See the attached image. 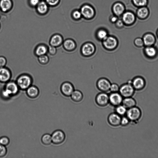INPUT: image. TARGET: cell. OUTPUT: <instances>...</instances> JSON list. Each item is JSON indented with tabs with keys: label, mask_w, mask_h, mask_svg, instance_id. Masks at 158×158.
Returning a JSON list of instances; mask_svg holds the SVG:
<instances>
[{
	"label": "cell",
	"mask_w": 158,
	"mask_h": 158,
	"mask_svg": "<svg viewBox=\"0 0 158 158\" xmlns=\"http://www.w3.org/2000/svg\"><path fill=\"white\" fill-rule=\"evenodd\" d=\"M19 88L17 83L13 82H8L2 92V95L4 98H8L17 94Z\"/></svg>",
	"instance_id": "cell-1"
},
{
	"label": "cell",
	"mask_w": 158,
	"mask_h": 158,
	"mask_svg": "<svg viewBox=\"0 0 158 158\" xmlns=\"http://www.w3.org/2000/svg\"><path fill=\"white\" fill-rule=\"evenodd\" d=\"M126 115L130 122H135L140 120L142 113L140 109L136 106L127 109Z\"/></svg>",
	"instance_id": "cell-2"
},
{
	"label": "cell",
	"mask_w": 158,
	"mask_h": 158,
	"mask_svg": "<svg viewBox=\"0 0 158 158\" xmlns=\"http://www.w3.org/2000/svg\"><path fill=\"white\" fill-rule=\"evenodd\" d=\"M16 83L20 88L25 90L31 86L32 80L29 75H23L18 78Z\"/></svg>",
	"instance_id": "cell-3"
},
{
	"label": "cell",
	"mask_w": 158,
	"mask_h": 158,
	"mask_svg": "<svg viewBox=\"0 0 158 158\" xmlns=\"http://www.w3.org/2000/svg\"><path fill=\"white\" fill-rule=\"evenodd\" d=\"M135 91L132 85L127 83L120 87L119 93L124 98L132 97Z\"/></svg>",
	"instance_id": "cell-4"
},
{
	"label": "cell",
	"mask_w": 158,
	"mask_h": 158,
	"mask_svg": "<svg viewBox=\"0 0 158 158\" xmlns=\"http://www.w3.org/2000/svg\"><path fill=\"white\" fill-rule=\"evenodd\" d=\"M104 47L108 50H113L118 46V41L117 38L113 36H109L102 41Z\"/></svg>",
	"instance_id": "cell-5"
},
{
	"label": "cell",
	"mask_w": 158,
	"mask_h": 158,
	"mask_svg": "<svg viewBox=\"0 0 158 158\" xmlns=\"http://www.w3.org/2000/svg\"><path fill=\"white\" fill-rule=\"evenodd\" d=\"M137 16L134 13L131 11H127L123 14L122 20L124 24L127 26H131L136 22Z\"/></svg>",
	"instance_id": "cell-6"
},
{
	"label": "cell",
	"mask_w": 158,
	"mask_h": 158,
	"mask_svg": "<svg viewBox=\"0 0 158 158\" xmlns=\"http://www.w3.org/2000/svg\"><path fill=\"white\" fill-rule=\"evenodd\" d=\"M95 100L96 103L99 106L106 107L109 103V95L107 93L102 92L97 95Z\"/></svg>",
	"instance_id": "cell-7"
},
{
	"label": "cell",
	"mask_w": 158,
	"mask_h": 158,
	"mask_svg": "<svg viewBox=\"0 0 158 158\" xmlns=\"http://www.w3.org/2000/svg\"><path fill=\"white\" fill-rule=\"evenodd\" d=\"M95 45L91 42H87L83 44L81 47V53L85 57L91 56L95 53Z\"/></svg>",
	"instance_id": "cell-8"
},
{
	"label": "cell",
	"mask_w": 158,
	"mask_h": 158,
	"mask_svg": "<svg viewBox=\"0 0 158 158\" xmlns=\"http://www.w3.org/2000/svg\"><path fill=\"white\" fill-rule=\"evenodd\" d=\"M111 83L108 79L102 78L99 79L97 83L99 90L102 92L107 93L110 91Z\"/></svg>",
	"instance_id": "cell-9"
},
{
	"label": "cell",
	"mask_w": 158,
	"mask_h": 158,
	"mask_svg": "<svg viewBox=\"0 0 158 158\" xmlns=\"http://www.w3.org/2000/svg\"><path fill=\"white\" fill-rule=\"evenodd\" d=\"M123 98L121 94L118 92H111L109 95V103L116 107L122 104Z\"/></svg>",
	"instance_id": "cell-10"
},
{
	"label": "cell",
	"mask_w": 158,
	"mask_h": 158,
	"mask_svg": "<svg viewBox=\"0 0 158 158\" xmlns=\"http://www.w3.org/2000/svg\"><path fill=\"white\" fill-rule=\"evenodd\" d=\"M52 142L55 144H60L63 143L66 139V135L64 132L61 130L54 131L51 135Z\"/></svg>",
	"instance_id": "cell-11"
},
{
	"label": "cell",
	"mask_w": 158,
	"mask_h": 158,
	"mask_svg": "<svg viewBox=\"0 0 158 158\" xmlns=\"http://www.w3.org/2000/svg\"><path fill=\"white\" fill-rule=\"evenodd\" d=\"M61 92L65 96L70 97L74 91V87L72 84L68 82H66L62 84L61 88Z\"/></svg>",
	"instance_id": "cell-12"
},
{
	"label": "cell",
	"mask_w": 158,
	"mask_h": 158,
	"mask_svg": "<svg viewBox=\"0 0 158 158\" xmlns=\"http://www.w3.org/2000/svg\"><path fill=\"white\" fill-rule=\"evenodd\" d=\"M121 116L116 113H113L108 116V121L111 126L117 127L121 126Z\"/></svg>",
	"instance_id": "cell-13"
},
{
	"label": "cell",
	"mask_w": 158,
	"mask_h": 158,
	"mask_svg": "<svg viewBox=\"0 0 158 158\" xmlns=\"http://www.w3.org/2000/svg\"><path fill=\"white\" fill-rule=\"evenodd\" d=\"M150 15V11L147 6L138 8L136 13L137 17L140 20L147 19Z\"/></svg>",
	"instance_id": "cell-14"
},
{
	"label": "cell",
	"mask_w": 158,
	"mask_h": 158,
	"mask_svg": "<svg viewBox=\"0 0 158 158\" xmlns=\"http://www.w3.org/2000/svg\"><path fill=\"white\" fill-rule=\"evenodd\" d=\"M145 82L142 78L138 77L135 78L132 80V85L135 90H140L145 87Z\"/></svg>",
	"instance_id": "cell-15"
},
{
	"label": "cell",
	"mask_w": 158,
	"mask_h": 158,
	"mask_svg": "<svg viewBox=\"0 0 158 158\" xmlns=\"http://www.w3.org/2000/svg\"><path fill=\"white\" fill-rule=\"evenodd\" d=\"M145 47L154 46L156 42V38L153 34L147 33L145 34L142 38Z\"/></svg>",
	"instance_id": "cell-16"
},
{
	"label": "cell",
	"mask_w": 158,
	"mask_h": 158,
	"mask_svg": "<svg viewBox=\"0 0 158 158\" xmlns=\"http://www.w3.org/2000/svg\"><path fill=\"white\" fill-rule=\"evenodd\" d=\"M81 13L84 18L87 19L92 18L95 14L94 9L88 5H84L82 8Z\"/></svg>",
	"instance_id": "cell-17"
},
{
	"label": "cell",
	"mask_w": 158,
	"mask_h": 158,
	"mask_svg": "<svg viewBox=\"0 0 158 158\" xmlns=\"http://www.w3.org/2000/svg\"><path fill=\"white\" fill-rule=\"evenodd\" d=\"M10 71L7 68L2 67L0 68V81L6 82L9 81L11 78Z\"/></svg>",
	"instance_id": "cell-18"
},
{
	"label": "cell",
	"mask_w": 158,
	"mask_h": 158,
	"mask_svg": "<svg viewBox=\"0 0 158 158\" xmlns=\"http://www.w3.org/2000/svg\"><path fill=\"white\" fill-rule=\"evenodd\" d=\"M63 38L61 35L56 34L53 36L50 41V46L57 47L63 43Z\"/></svg>",
	"instance_id": "cell-19"
},
{
	"label": "cell",
	"mask_w": 158,
	"mask_h": 158,
	"mask_svg": "<svg viewBox=\"0 0 158 158\" xmlns=\"http://www.w3.org/2000/svg\"><path fill=\"white\" fill-rule=\"evenodd\" d=\"M144 53L148 58L153 59L155 58L157 55V49L153 46L145 47L144 49Z\"/></svg>",
	"instance_id": "cell-20"
},
{
	"label": "cell",
	"mask_w": 158,
	"mask_h": 158,
	"mask_svg": "<svg viewBox=\"0 0 158 158\" xmlns=\"http://www.w3.org/2000/svg\"><path fill=\"white\" fill-rule=\"evenodd\" d=\"M63 44L64 48L67 51H73L76 47L75 42L72 39L66 40L63 42Z\"/></svg>",
	"instance_id": "cell-21"
},
{
	"label": "cell",
	"mask_w": 158,
	"mask_h": 158,
	"mask_svg": "<svg viewBox=\"0 0 158 158\" xmlns=\"http://www.w3.org/2000/svg\"><path fill=\"white\" fill-rule=\"evenodd\" d=\"M136 101L132 97L124 98L122 103V104L127 109L136 106Z\"/></svg>",
	"instance_id": "cell-22"
},
{
	"label": "cell",
	"mask_w": 158,
	"mask_h": 158,
	"mask_svg": "<svg viewBox=\"0 0 158 158\" xmlns=\"http://www.w3.org/2000/svg\"><path fill=\"white\" fill-rule=\"evenodd\" d=\"M114 13L117 16L123 14L125 10V7L123 4L120 3L115 4L113 7Z\"/></svg>",
	"instance_id": "cell-23"
},
{
	"label": "cell",
	"mask_w": 158,
	"mask_h": 158,
	"mask_svg": "<svg viewBox=\"0 0 158 158\" xmlns=\"http://www.w3.org/2000/svg\"><path fill=\"white\" fill-rule=\"evenodd\" d=\"M26 93L28 96L31 98H37L39 94V90L34 86H30L27 90Z\"/></svg>",
	"instance_id": "cell-24"
},
{
	"label": "cell",
	"mask_w": 158,
	"mask_h": 158,
	"mask_svg": "<svg viewBox=\"0 0 158 158\" xmlns=\"http://www.w3.org/2000/svg\"><path fill=\"white\" fill-rule=\"evenodd\" d=\"M70 97L73 101L75 102L79 103L83 100V95L80 91L78 90H75Z\"/></svg>",
	"instance_id": "cell-25"
},
{
	"label": "cell",
	"mask_w": 158,
	"mask_h": 158,
	"mask_svg": "<svg viewBox=\"0 0 158 158\" xmlns=\"http://www.w3.org/2000/svg\"><path fill=\"white\" fill-rule=\"evenodd\" d=\"M12 2L11 0H1L0 1V8L4 12H6L12 8Z\"/></svg>",
	"instance_id": "cell-26"
},
{
	"label": "cell",
	"mask_w": 158,
	"mask_h": 158,
	"mask_svg": "<svg viewBox=\"0 0 158 158\" xmlns=\"http://www.w3.org/2000/svg\"><path fill=\"white\" fill-rule=\"evenodd\" d=\"M48 52V48L43 44L40 45L36 48L35 52L36 54L38 57L46 55Z\"/></svg>",
	"instance_id": "cell-27"
},
{
	"label": "cell",
	"mask_w": 158,
	"mask_h": 158,
	"mask_svg": "<svg viewBox=\"0 0 158 158\" xmlns=\"http://www.w3.org/2000/svg\"><path fill=\"white\" fill-rule=\"evenodd\" d=\"M133 4L138 8L147 6L149 3V0H132Z\"/></svg>",
	"instance_id": "cell-28"
},
{
	"label": "cell",
	"mask_w": 158,
	"mask_h": 158,
	"mask_svg": "<svg viewBox=\"0 0 158 158\" xmlns=\"http://www.w3.org/2000/svg\"><path fill=\"white\" fill-rule=\"evenodd\" d=\"M48 9L47 4L44 2L39 3L37 5V10L39 13L44 14L46 13Z\"/></svg>",
	"instance_id": "cell-29"
},
{
	"label": "cell",
	"mask_w": 158,
	"mask_h": 158,
	"mask_svg": "<svg viewBox=\"0 0 158 158\" xmlns=\"http://www.w3.org/2000/svg\"><path fill=\"white\" fill-rule=\"evenodd\" d=\"M127 109L122 104L116 107V113L121 116H123L126 114Z\"/></svg>",
	"instance_id": "cell-30"
},
{
	"label": "cell",
	"mask_w": 158,
	"mask_h": 158,
	"mask_svg": "<svg viewBox=\"0 0 158 158\" xmlns=\"http://www.w3.org/2000/svg\"><path fill=\"white\" fill-rule=\"evenodd\" d=\"M97 36L99 40L102 41L108 36V34L105 30L101 29L97 32Z\"/></svg>",
	"instance_id": "cell-31"
},
{
	"label": "cell",
	"mask_w": 158,
	"mask_h": 158,
	"mask_svg": "<svg viewBox=\"0 0 158 158\" xmlns=\"http://www.w3.org/2000/svg\"><path fill=\"white\" fill-rule=\"evenodd\" d=\"M42 143L44 145H48L51 143L52 139L51 135L48 134H45L43 135L42 138Z\"/></svg>",
	"instance_id": "cell-32"
},
{
	"label": "cell",
	"mask_w": 158,
	"mask_h": 158,
	"mask_svg": "<svg viewBox=\"0 0 158 158\" xmlns=\"http://www.w3.org/2000/svg\"><path fill=\"white\" fill-rule=\"evenodd\" d=\"M134 43L135 46L138 48H142L145 46L142 38L140 37L135 39Z\"/></svg>",
	"instance_id": "cell-33"
},
{
	"label": "cell",
	"mask_w": 158,
	"mask_h": 158,
	"mask_svg": "<svg viewBox=\"0 0 158 158\" xmlns=\"http://www.w3.org/2000/svg\"><path fill=\"white\" fill-rule=\"evenodd\" d=\"M38 57V61L41 64H46L48 63L49 59L47 55H44Z\"/></svg>",
	"instance_id": "cell-34"
},
{
	"label": "cell",
	"mask_w": 158,
	"mask_h": 158,
	"mask_svg": "<svg viewBox=\"0 0 158 158\" xmlns=\"http://www.w3.org/2000/svg\"><path fill=\"white\" fill-rule=\"evenodd\" d=\"M120 87L116 83L111 84L110 91L111 92H119Z\"/></svg>",
	"instance_id": "cell-35"
},
{
	"label": "cell",
	"mask_w": 158,
	"mask_h": 158,
	"mask_svg": "<svg viewBox=\"0 0 158 158\" xmlns=\"http://www.w3.org/2000/svg\"><path fill=\"white\" fill-rule=\"evenodd\" d=\"M7 149L6 146L0 144V157H3L6 155Z\"/></svg>",
	"instance_id": "cell-36"
},
{
	"label": "cell",
	"mask_w": 158,
	"mask_h": 158,
	"mask_svg": "<svg viewBox=\"0 0 158 158\" xmlns=\"http://www.w3.org/2000/svg\"><path fill=\"white\" fill-rule=\"evenodd\" d=\"M9 139L6 137H3L0 138V144L6 146L9 143Z\"/></svg>",
	"instance_id": "cell-37"
},
{
	"label": "cell",
	"mask_w": 158,
	"mask_h": 158,
	"mask_svg": "<svg viewBox=\"0 0 158 158\" xmlns=\"http://www.w3.org/2000/svg\"><path fill=\"white\" fill-rule=\"evenodd\" d=\"M130 121L127 116H123L121 117V126H128Z\"/></svg>",
	"instance_id": "cell-38"
},
{
	"label": "cell",
	"mask_w": 158,
	"mask_h": 158,
	"mask_svg": "<svg viewBox=\"0 0 158 158\" xmlns=\"http://www.w3.org/2000/svg\"><path fill=\"white\" fill-rule=\"evenodd\" d=\"M48 52L50 55H54L57 53V49L55 47L50 46L48 48Z\"/></svg>",
	"instance_id": "cell-39"
},
{
	"label": "cell",
	"mask_w": 158,
	"mask_h": 158,
	"mask_svg": "<svg viewBox=\"0 0 158 158\" xmlns=\"http://www.w3.org/2000/svg\"><path fill=\"white\" fill-rule=\"evenodd\" d=\"M82 15L81 13L78 11H75L73 14V17L76 19L80 18Z\"/></svg>",
	"instance_id": "cell-40"
},
{
	"label": "cell",
	"mask_w": 158,
	"mask_h": 158,
	"mask_svg": "<svg viewBox=\"0 0 158 158\" xmlns=\"http://www.w3.org/2000/svg\"><path fill=\"white\" fill-rule=\"evenodd\" d=\"M7 63L6 59L4 57H0V68L3 67Z\"/></svg>",
	"instance_id": "cell-41"
},
{
	"label": "cell",
	"mask_w": 158,
	"mask_h": 158,
	"mask_svg": "<svg viewBox=\"0 0 158 158\" xmlns=\"http://www.w3.org/2000/svg\"><path fill=\"white\" fill-rule=\"evenodd\" d=\"M46 1L49 5L54 6L58 4L59 0H46Z\"/></svg>",
	"instance_id": "cell-42"
},
{
	"label": "cell",
	"mask_w": 158,
	"mask_h": 158,
	"mask_svg": "<svg viewBox=\"0 0 158 158\" xmlns=\"http://www.w3.org/2000/svg\"><path fill=\"white\" fill-rule=\"evenodd\" d=\"M116 22V26L118 28H122L125 25L122 20H118Z\"/></svg>",
	"instance_id": "cell-43"
},
{
	"label": "cell",
	"mask_w": 158,
	"mask_h": 158,
	"mask_svg": "<svg viewBox=\"0 0 158 158\" xmlns=\"http://www.w3.org/2000/svg\"><path fill=\"white\" fill-rule=\"evenodd\" d=\"M30 2L32 6H36L39 3V0H30Z\"/></svg>",
	"instance_id": "cell-44"
},
{
	"label": "cell",
	"mask_w": 158,
	"mask_h": 158,
	"mask_svg": "<svg viewBox=\"0 0 158 158\" xmlns=\"http://www.w3.org/2000/svg\"><path fill=\"white\" fill-rule=\"evenodd\" d=\"M117 20V18L115 16H113L111 19V21L113 23L116 22Z\"/></svg>",
	"instance_id": "cell-45"
},
{
	"label": "cell",
	"mask_w": 158,
	"mask_h": 158,
	"mask_svg": "<svg viewBox=\"0 0 158 158\" xmlns=\"http://www.w3.org/2000/svg\"><path fill=\"white\" fill-rule=\"evenodd\" d=\"M157 37L158 38V29L157 30Z\"/></svg>",
	"instance_id": "cell-46"
}]
</instances>
